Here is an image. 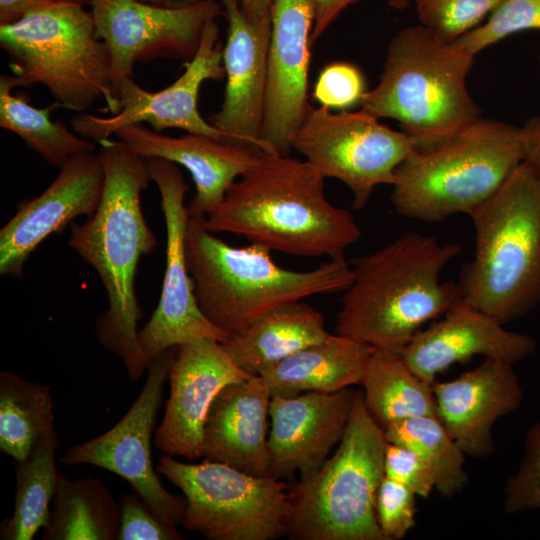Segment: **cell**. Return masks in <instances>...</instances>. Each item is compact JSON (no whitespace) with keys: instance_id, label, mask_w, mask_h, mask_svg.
Returning <instances> with one entry per match:
<instances>
[{"instance_id":"obj_1","label":"cell","mask_w":540,"mask_h":540,"mask_svg":"<svg viewBox=\"0 0 540 540\" xmlns=\"http://www.w3.org/2000/svg\"><path fill=\"white\" fill-rule=\"evenodd\" d=\"M99 145L104 168L101 201L84 223L70 224L67 243L96 271L106 291L108 307L95 324L100 344L119 356L130 380L137 381L153 363L138 340L143 311L135 291L138 263L157 246L141 205L142 192L152 179L147 159L120 140Z\"/></svg>"},{"instance_id":"obj_2","label":"cell","mask_w":540,"mask_h":540,"mask_svg":"<svg viewBox=\"0 0 540 540\" xmlns=\"http://www.w3.org/2000/svg\"><path fill=\"white\" fill-rule=\"evenodd\" d=\"M325 178L306 160L263 151L203 220L210 232L233 233L271 251L345 259L362 236L352 214L330 203Z\"/></svg>"},{"instance_id":"obj_3","label":"cell","mask_w":540,"mask_h":540,"mask_svg":"<svg viewBox=\"0 0 540 540\" xmlns=\"http://www.w3.org/2000/svg\"><path fill=\"white\" fill-rule=\"evenodd\" d=\"M460 251V244L413 231L354 258L336 333L401 354L424 324L462 300L457 283L441 280Z\"/></svg>"},{"instance_id":"obj_4","label":"cell","mask_w":540,"mask_h":540,"mask_svg":"<svg viewBox=\"0 0 540 540\" xmlns=\"http://www.w3.org/2000/svg\"><path fill=\"white\" fill-rule=\"evenodd\" d=\"M186 257L200 310L229 337L275 307L344 291L352 281L346 259H329L307 271L282 268L270 249L254 243L231 246L202 220H189Z\"/></svg>"},{"instance_id":"obj_5","label":"cell","mask_w":540,"mask_h":540,"mask_svg":"<svg viewBox=\"0 0 540 540\" xmlns=\"http://www.w3.org/2000/svg\"><path fill=\"white\" fill-rule=\"evenodd\" d=\"M523 128L478 118L448 138L414 148L396 170L391 202L427 223L471 215L522 164Z\"/></svg>"},{"instance_id":"obj_6","label":"cell","mask_w":540,"mask_h":540,"mask_svg":"<svg viewBox=\"0 0 540 540\" xmlns=\"http://www.w3.org/2000/svg\"><path fill=\"white\" fill-rule=\"evenodd\" d=\"M474 56L420 24L401 29L388 44L375 88L361 110L398 121L415 148L436 144L480 118L467 89Z\"/></svg>"},{"instance_id":"obj_7","label":"cell","mask_w":540,"mask_h":540,"mask_svg":"<svg viewBox=\"0 0 540 540\" xmlns=\"http://www.w3.org/2000/svg\"><path fill=\"white\" fill-rule=\"evenodd\" d=\"M473 259L462 267V299L502 324L540 303V181L521 164L471 215Z\"/></svg>"},{"instance_id":"obj_8","label":"cell","mask_w":540,"mask_h":540,"mask_svg":"<svg viewBox=\"0 0 540 540\" xmlns=\"http://www.w3.org/2000/svg\"><path fill=\"white\" fill-rule=\"evenodd\" d=\"M0 46L15 88L42 85L60 107L78 113L99 99L109 115L120 111L109 51L84 6L53 1L2 24Z\"/></svg>"},{"instance_id":"obj_9","label":"cell","mask_w":540,"mask_h":540,"mask_svg":"<svg viewBox=\"0 0 540 540\" xmlns=\"http://www.w3.org/2000/svg\"><path fill=\"white\" fill-rule=\"evenodd\" d=\"M387 439L355 391L351 415L332 457L290 490L286 536L293 540H385L375 501Z\"/></svg>"},{"instance_id":"obj_10","label":"cell","mask_w":540,"mask_h":540,"mask_svg":"<svg viewBox=\"0 0 540 540\" xmlns=\"http://www.w3.org/2000/svg\"><path fill=\"white\" fill-rule=\"evenodd\" d=\"M156 471L186 499L181 524L209 540H274L286 536L291 510L288 485L227 464L183 463L162 455Z\"/></svg>"},{"instance_id":"obj_11","label":"cell","mask_w":540,"mask_h":540,"mask_svg":"<svg viewBox=\"0 0 540 540\" xmlns=\"http://www.w3.org/2000/svg\"><path fill=\"white\" fill-rule=\"evenodd\" d=\"M414 148L405 132L381 124L361 109L332 113L324 106L310 107L292 141V150L324 178H335L349 188L356 210L367 205L377 186H392L397 168Z\"/></svg>"},{"instance_id":"obj_12","label":"cell","mask_w":540,"mask_h":540,"mask_svg":"<svg viewBox=\"0 0 540 540\" xmlns=\"http://www.w3.org/2000/svg\"><path fill=\"white\" fill-rule=\"evenodd\" d=\"M89 6L97 36L109 51L117 94L121 82L133 78L139 62L192 59L206 24L225 15L223 5L216 0L186 4L91 0Z\"/></svg>"},{"instance_id":"obj_13","label":"cell","mask_w":540,"mask_h":540,"mask_svg":"<svg viewBox=\"0 0 540 540\" xmlns=\"http://www.w3.org/2000/svg\"><path fill=\"white\" fill-rule=\"evenodd\" d=\"M152 181L161 196L166 225V265L161 296L149 321L138 331L139 343L150 361L164 351L201 339L220 343L229 336L211 323L200 310L186 257L189 224L185 194L189 186L177 164L146 158Z\"/></svg>"},{"instance_id":"obj_14","label":"cell","mask_w":540,"mask_h":540,"mask_svg":"<svg viewBox=\"0 0 540 540\" xmlns=\"http://www.w3.org/2000/svg\"><path fill=\"white\" fill-rule=\"evenodd\" d=\"M171 352L172 348L154 359L139 395L111 429L70 447L60 462L65 466L92 465L120 476L163 522L176 526L183 520L186 499L163 486L151 459V437L162 404Z\"/></svg>"},{"instance_id":"obj_15","label":"cell","mask_w":540,"mask_h":540,"mask_svg":"<svg viewBox=\"0 0 540 540\" xmlns=\"http://www.w3.org/2000/svg\"><path fill=\"white\" fill-rule=\"evenodd\" d=\"M183 67V73L159 91H148L133 78L123 80L118 89L121 107L118 113L107 117L78 113L71 121L72 130L99 144L123 127L147 123L157 132L178 128L232 143L224 133L206 121L198 109L202 84L207 80L220 81L225 78L223 47L219 42L216 20L206 24L196 54L185 61Z\"/></svg>"},{"instance_id":"obj_16","label":"cell","mask_w":540,"mask_h":540,"mask_svg":"<svg viewBox=\"0 0 540 540\" xmlns=\"http://www.w3.org/2000/svg\"><path fill=\"white\" fill-rule=\"evenodd\" d=\"M212 339L172 347L168 367L169 397L155 430L156 447L190 461L203 457V432L209 408L226 385L249 378Z\"/></svg>"},{"instance_id":"obj_17","label":"cell","mask_w":540,"mask_h":540,"mask_svg":"<svg viewBox=\"0 0 540 540\" xmlns=\"http://www.w3.org/2000/svg\"><path fill=\"white\" fill-rule=\"evenodd\" d=\"M316 0H274L261 138L288 155L310 109L308 75Z\"/></svg>"},{"instance_id":"obj_18","label":"cell","mask_w":540,"mask_h":540,"mask_svg":"<svg viewBox=\"0 0 540 540\" xmlns=\"http://www.w3.org/2000/svg\"><path fill=\"white\" fill-rule=\"evenodd\" d=\"M38 196L24 200L0 230V273L19 278L33 251L51 234L97 210L104 186L99 153H79L61 168Z\"/></svg>"},{"instance_id":"obj_19","label":"cell","mask_w":540,"mask_h":540,"mask_svg":"<svg viewBox=\"0 0 540 540\" xmlns=\"http://www.w3.org/2000/svg\"><path fill=\"white\" fill-rule=\"evenodd\" d=\"M227 19L223 46L225 93L219 111L209 122L233 144L277 152L261 138L267 89L271 14L249 20L240 0H218Z\"/></svg>"},{"instance_id":"obj_20","label":"cell","mask_w":540,"mask_h":540,"mask_svg":"<svg viewBox=\"0 0 540 540\" xmlns=\"http://www.w3.org/2000/svg\"><path fill=\"white\" fill-rule=\"evenodd\" d=\"M355 391L305 392L271 396L268 444L272 477L283 480L296 472L317 471L346 430Z\"/></svg>"},{"instance_id":"obj_21","label":"cell","mask_w":540,"mask_h":540,"mask_svg":"<svg viewBox=\"0 0 540 540\" xmlns=\"http://www.w3.org/2000/svg\"><path fill=\"white\" fill-rule=\"evenodd\" d=\"M513 365L484 358L455 379L433 382L436 416L466 456H490L493 425L519 409L524 394Z\"/></svg>"},{"instance_id":"obj_22","label":"cell","mask_w":540,"mask_h":540,"mask_svg":"<svg viewBox=\"0 0 540 540\" xmlns=\"http://www.w3.org/2000/svg\"><path fill=\"white\" fill-rule=\"evenodd\" d=\"M535 349L536 342L529 335L506 329L462 299L418 331L401 355L417 376L433 383L439 373L474 356L515 364Z\"/></svg>"},{"instance_id":"obj_23","label":"cell","mask_w":540,"mask_h":540,"mask_svg":"<svg viewBox=\"0 0 540 540\" xmlns=\"http://www.w3.org/2000/svg\"><path fill=\"white\" fill-rule=\"evenodd\" d=\"M114 136L145 158H162L190 172L196 192L187 213L194 220H203L214 210L230 186L259 163L263 152L201 134L171 137L144 124L123 127Z\"/></svg>"},{"instance_id":"obj_24","label":"cell","mask_w":540,"mask_h":540,"mask_svg":"<svg viewBox=\"0 0 540 540\" xmlns=\"http://www.w3.org/2000/svg\"><path fill=\"white\" fill-rule=\"evenodd\" d=\"M271 392L260 375L222 388L204 424L203 457L245 473L272 476L267 437Z\"/></svg>"},{"instance_id":"obj_25","label":"cell","mask_w":540,"mask_h":540,"mask_svg":"<svg viewBox=\"0 0 540 540\" xmlns=\"http://www.w3.org/2000/svg\"><path fill=\"white\" fill-rule=\"evenodd\" d=\"M374 347L340 334L309 345L259 375L271 396L334 392L360 384Z\"/></svg>"},{"instance_id":"obj_26","label":"cell","mask_w":540,"mask_h":540,"mask_svg":"<svg viewBox=\"0 0 540 540\" xmlns=\"http://www.w3.org/2000/svg\"><path fill=\"white\" fill-rule=\"evenodd\" d=\"M301 301L265 312L242 332L221 343L238 367L251 376L259 375L291 354L330 335L323 315Z\"/></svg>"},{"instance_id":"obj_27","label":"cell","mask_w":540,"mask_h":540,"mask_svg":"<svg viewBox=\"0 0 540 540\" xmlns=\"http://www.w3.org/2000/svg\"><path fill=\"white\" fill-rule=\"evenodd\" d=\"M120 519V504L101 480L60 474L42 539L117 540Z\"/></svg>"},{"instance_id":"obj_28","label":"cell","mask_w":540,"mask_h":540,"mask_svg":"<svg viewBox=\"0 0 540 540\" xmlns=\"http://www.w3.org/2000/svg\"><path fill=\"white\" fill-rule=\"evenodd\" d=\"M359 385L367 411L383 430L410 417L436 415L433 383L417 376L400 353L374 349Z\"/></svg>"},{"instance_id":"obj_29","label":"cell","mask_w":540,"mask_h":540,"mask_svg":"<svg viewBox=\"0 0 540 540\" xmlns=\"http://www.w3.org/2000/svg\"><path fill=\"white\" fill-rule=\"evenodd\" d=\"M9 75L0 76V127L16 134L34 152L49 164L61 168L73 156L95 151V142L79 136L51 113L60 107L33 106L28 97L14 94Z\"/></svg>"},{"instance_id":"obj_30","label":"cell","mask_w":540,"mask_h":540,"mask_svg":"<svg viewBox=\"0 0 540 540\" xmlns=\"http://www.w3.org/2000/svg\"><path fill=\"white\" fill-rule=\"evenodd\" d=\"M55 430L50 386L26 380L12 370L0 372V450L16 462Z\"/></svg>"},{"instance_id":"obj_31","label":"cell","mask_w":540,"mask_h":540,"mask_svg":"<svg viewBox=\"0 0 540 540\" xmlns=\"http://www.w3.org/2000/svg\"><path fill=\"white\" fill-rule=\"evenodd\" d=\"M58 447L59 438L54 430L24 460L17 462L14 511L2 521L0 539L31 540L48 525L60 475L55 461Z\"/></svg>"},{"instance_id":"obj_32","label":"cell","mask_w":540,"mask_h":540,"mask_svg":"<svg viewBox=\"0 0 540 540\" xmlns=\"http://www.w3.org/2000/svg\"><path fill=\"white\" fill-rule=\"evenodd\" d=\"M384 433L388 442L406 446L422 459L433 474L435 489L443 497L455 496L468 483L466 455L436 415L394 422Z\"/></svg>"},{"instance_id":"obj_33","label":"cell","mask_w":540,"mask_h":540,"mask_svg":"<svg viewBox=\"0 0 540 540\" xmlns=\"http://www.w3.org/2000/svg\"><path fill=\"white\" fill-rule=\"evenodd\" d=\"M526 30H540V0H503L487 20L453 42L473 55Z\"/></svg>"},{"instance_id":"obj_34","label":"cell","mask_w":540,"mask_h":540,"mask_svg":"<svg viewBox=\"0 0 540 540\" xmlns=\"http://www.w3.org/2000/svg\"><path fill=\"white\" fill-rule=\"evenodd\" d=\"M503 0H413L420 23L453 42L482 22Z\"/></svg>"},{"instance_id":"obj_35","label":"cell","mask_w":540,"mask_h":540,"mask_svg":"<svg viewBox=\"0 0 540 540\" xmlns=\"http://www.w3.org/2000/svg\"><path fill=\"white\" fill-rule=\"evenodd\" d=\"M503 506L509 514L540 511V421L527 432L517 469L503 488Z\"/></svg>"},{"instance_id":"obj_36","label":"cell","mask_w":540,"mask_h":540,"mask_svg":"<svg viewBox=\"0 0 540 540\" xmlns=\"http://www.w3.org/2000/svg\"><path fill=\"white\" fill-rule=\"evenodd\" d=\"M416 497L408 487L383 477L376 495L375 513L385 540H400L416 525Z\"/></svg>"},{"instance_id":"obj_37","label":"cell","mask_w":540,"mask_h":540,"mask_svg":"<svg viewBox=\"0 0 540 540\" xmlns=\"http://www.w3.org/2000/svg\"><path fill=\"white\" fill-rule=\"evenodd\" d=\"M365 80L361 71L346 62L331 63L323 68L314 84L312 97L328 109H346L361 103Z\"/></svg>"},{"instance_id":"obj_38","label":"cell","mask_w":540,"mask_h":540,"mask_svg":"<svg viewBox=\"0 0 540 540\" xmlns=\"http://www.w3.org/2000/svg\"><path fill=\"white\" fill-rule=\"evenodd\" d=\"M121 519L117 540H182L176 526L163 522L133 490L121 496Z\"/></svg>"},{"instance_id":"obj_39","label":"cell","mask_w":540,"mask_h":540,"mask_svg":"<svg viewBox=\"0 0 540 540\" xmlns=\"http://www.w3.org/2000/svg\"><path fill=\"white\" fill-rule=\"evenodd\" d=\"M384 476L409 489L417 497L428 498L435 489L433 474L410 448L387 442L384 454Z\"/></svg>"},{"instance_id":"obj_40","label":"cell","mask_w":540,"mask_h":540,"mask_svg":"<svg viewBox=\"0 0 540 540\" xmlns=\"http://www.w3.org/2000/svg\"><path fill=\"white\" fill-rule=\"evenodd\" d=\"M358 1L360 0H316L315 21L311 34V45L321 37L343 10Z\"/></svg>"},{"instance_id":"obj_41","label":"cell","mask_w":540,"mask_h":540,"mask_svg":"<svg viewBox=\"0 0 540 540\" xmlns=\"http://www.w3.org/2000/svg\"><path fill=\"white\" fill-rule=\"evenodd\" d=\"M523 128L525 164L540 181V116L530 118Z\"/></svg>"},{"instance_id":"obj_42","label":"cell","mask_w":540,"mask_h":540,"mask_svg":"<svg viewBox=\"0 0 540 540\" xmlns=\"http://www.w3.org/2000/svg\"><path fill=\"white\" fill-rule=\"evenodd\" d=\"M54 0H0V25L21 19L28 12L50 4Z\"/></svg>"},{"instance_id":"obj_43","label":"cell","mask_w":540,"mask_h":540,"mask_svg":"<svg viewBox=\"0 0 540 540\" xmlns=\"http://www.w3.org/2000/svg\"><path fill=\"white\" fill-rule=\"evenodd\" d=\"M274 0H240L243 13L249 20L257 21L271 14Z\"/></svg>"},{"instance_id":"obj_44","label":"cell","mask_w":540,"mask_h":540,"mask_svg":"<svg viewBox=\"0 0 540 540\" xmlns=\"http://www.w3.org/2000/svg\"><path fill=\"white\" fill-rule=\"evenodd\" d=\"M413 0H389V4L391 7L399 10H403L406 7H408Z\"/></svg>"},{"instance_id":"obj_45","label":"cell","mask_w":540,"mask_h":540,"mask_svg":"<svg viewBox=\"0 0 540 540\" xmlns=\"http://www.w3.org/2000/svg\"><path fill=\"white\" fill-rule=\"evenodd\" d=\"M54 1L74 3V4L84 6V7L89 6L91 3V0H54Z\"/></svg>"},{"instance_id":"obj_46","label":"cell","mask_w":540,"mask_h":540,"mask_svg":"<svg viewBox=\"0 0 540 540\" xmlns=\"http://www.w3.org/2000/svg\"><path fill=\"white\" fill-rule=\"evenodd\" d=\"M141 1H145V2H149L151 3L152 0H141ZM185 3H193V2H196V1H199V0H184Z\"/></svg>"},{"instance_id":"obj_47","label":"cell","mask_w":540,"mask_h":540,"mask_svg":"<svg viewBox=\"0 0 540 540\" xmlns=\"http://www.w3.org/2000/svg\"><path fill=\"white\" fill-rule=\"evenodd\" d=\"M539 63H540V56H539Z\"/></svg>"}]
</instances>
